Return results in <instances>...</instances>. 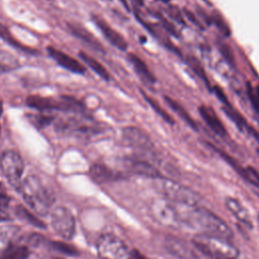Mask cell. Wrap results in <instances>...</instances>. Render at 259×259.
<instances>
[{
	"label": "cell",
	"mask_w": 259,
	"mask_h": 259,
	"mask_svg": "<svg viewBox=\"0 0 259 259\" xmlns=\"http://www.w3.org/2000/svg\"><path fill=\"white\" fill-rule=\"evenodd\" d=\"M26 104L38 111H51V110H60V111H72V112H81L84 110V105L77 99L63 95L58 98L55 97H46L39 95H30L26 98Z\"/></svg>",
	"instance_id": "277c9868"
},
{
	"label": "cell",
	"mask_w": 259,
	"mask_h": 259,
	"mask_svg": "<svg viewBox=\"0 0 259 259\" xmlns=\"http://www.w3.org/2000/svg\"><path fill=\"white\" fill-rule=\"evenodd\" d=\"M79 57L101 79H103L105 81H108L110 79V75L107 72V70L105 69V67L101 63H99L95 58H93L92 56H90L82 51L79 53Z\"/></svg>",
	"instance_id": "44dd1931"
},
{
	"label": "cell",
	"mask_w": 259,
	"mask_h": 259,
	"mask_svg": "<svg viewBox=\"0 0 259 259\" xmlns=\"http://www.w3.org/2000/svg\"><path fill=\"white\" fill-rule=\"evenodd\" d=\"M58 128L64 132L77 133L80 135H93L100 132V126L92 119L72 117L58 123Z\"/></svg>",
	"instance_id": "30bf717a"
},
{
	"label": "cell",
	"mask_w": 259,
	"mask_h": 259,
	"mask_svg": "<svg viewBox=\"0 0 259 259\" xmlns=\"http://www.w3.org/2000/svg\"><path fill=\"white\" fill-rule=\"evenodd\" d=\"M225 204L229 211L237 219L239 223L249 229H252L253 222L251 214L248 209L241 203L240 200L235 197H227L225 200Z\"/></svg>",
	"instance_id": "9a60e30c"
},
{
	"label": "cell",
	"mask_w": 259,
	"mask_h": 259,
	"mask_svg": "<svg viewBox=\"0 0 259 259\" xmlns=\"http://www.w3.org/2000/svg\"><path fill=\"white\" fill-rule=\"evenodd\" d=\"M126 165H127V168L132 172H134L136 174L148 176V177H151V178H158V177H160L159 172L155 169V167H153L147 161L132 159V160L127 161Z\"/></svg>",
	"instance_id": "d6986e66"
},
{
	"label": "cell",
	"mask_w": 259,
	"mask_h": 259,
	"mask_svg": "<svg viewBox=\"0 0 259 259\" xmlns=\"http://www.w3.org/2000/svg\"><path fill=\"white\" fill-rule=\"evenodd\" d=\"M164 100L166 101V103L170 106V108L177 114L179 115V117L184 120L189 126H191L192 128L196 130L197 126H196V122L195 120L191 117V115L188 113V111L179 103L177 102L176 100H174L173 98L169 97V96H164Z\"/></svg>",
	"instance_id": "603a6c76"
},
{
	"label": "cell",
	"mask_w": 259,
	"mask_h": 259,
	"mask_svg": "<svg viewBox=\"0 0 259 259\" xmlns=\"http://www.w3.org/2000/svg\"><path fill=\"white\" fill-rule=\"evenodd\" d=\"M150 212L154 220L163 226L180 228L185 225L181 205L165 197L155 199L150 205Z\"/></svg>",
	"instance_id": "5b68a950"
},
{
	"label": "cell",
	"mask_w": 259,
	"mask_h": 259,
	"mask_svg": "<svg viewBox=\"0 0 259 259\" xmlns=\"http://www.w3.org/2000/svg\"><path fill=\"white\" fill-rule=\"evenodd\" d=\"M0 168L10 186L18 190L24 169L21 156L14 150H6L0 157Z\"/></svg>",
	"instance_id": "ba28073f"
},
{
	"label": "cell",
	"mask_w": 259,
	"mask_h": 259,
	"mask_svg": "<svg viewBox=\"0 0 259 259\" xmlns=\"http://www.w3.org/2000/svg\"><path fill=\"white\" fill-rule=\"evenodd\" d=\"M127 59L141 80H143L145 83H148V84H154L156 82L155 76L150 71L147 64L140 57H138L134 53H131L127 55Z\"/></svg>",
	"instance_id": "e0dca14e"
},
{
	"label": "cell",
	"mask_w": 259,
	"mask_h": 259,
	"mask_svg": "<svg viewBox=\"0 0 259 259\" xmlns=\"http://www.w3.org/2000/svg\"><path fill=\"white\" fill-rule=\"evenodd\" d=\"M19 234V228L16 226H2L0 227V252L14 245L13 241Z\"/></svg>",
	"instance_id": "7402d4cb"
},
{
	"label": "cell",
	"mask_w": 259,
	"mask_h": 259,
	"mask_svg": "<svg viewBox=\"0 0 259 259\" xmlns=\"http://www.w3.org/2000/svg\"><path fill=\"white\" fill-rule=\"evenodd\" d=\"M90 176L97 182H106L116 180L121 177L119 173L114 172L112 169L101 163H95L90 167Z\"/></svg>",
	"instance_id": "ac0fdd59"
},
{
	"label": "cell",
	"mask_w": 259,
	"mask_h": 259,
	"mask_svg": "<svg viewBox=\"0 0 259 259\" xmlns=\"http://www.w3.org/2000/svg\"><path fill=\"white\" fill-rule=\"evenodd\" d=\"M184 12H185V15L187 16V18L192 22V23H194L196 26H201L200 25V23L197 21V19H196V17L193 15V13L191 12V11H189V10H184Z\"/></svg>",
	"instance_id": "d590c367"
},
{
	"label": "cell",
	"mask_w": 259,
	"mask_h": 259,
	"mask_svg": "<svg viewBox=\"0 0 259 259\" xmlns=\"http://www.w3.org/2000/svg\"><path fill=\"white\" fill-rule=\"evenodd\" d=\"M49 244L53 249H55L58 252H61L63 254H66V255H76L77 254V250L69 244H66V243H63L60 241L49 242Z\"/></svg>",
	"instance_id": "4dcf8cb0"
},
{
	"label": "cell",
	"mask_w": 259,
	"mask_h": 259,
	"mask_svg": "<svg viewBox=\"0 0 259 259\" xmlns=\"http://www.w3.org/2000/svg\"><path fill=\"white\" fill-rule=\"evenodd\" d=\"M7 194L5 193V190L3 189L2 185L0 184V205H3L4 204H7Z\"/></svg>",
	"instance_id": "8d00e7d4"
},
{
	"label": "cell",
	"mask_w": 259,
	"mask_h": 259,
	"mask_svg": "<svg viewBox=\"0 0 259 259\" xmlns=\"http://www.w3.org/2000/svg\"><path fill=\"white\" fill-rule=\"evenodd\" d=\"M29 119L30 121L36 126V127H45L51 124L54 120V117L51 115H46V114H29Z\"/></svg>",
	"instance_id": "f546056e"
},
{
	"label": "cell",
	"mask_w": 259,
	"mask_h": 259,
	"mask_svg": "<svg viewBox=\"0 0 259 259\" xmlns=\"http://www.w3.org/2000/svg\"><path fill=\"white\" fill-rule=\"evenodd\" d=\"M155 179H156V187L158 188L159 192L162 193L163 197L181 205H187V206L197 205L199 196L191 189L170 179L161 178V177H158Z\"/></svg>",
	"instance_id": "8992f818"
},
{
	"label": "cell",
	"mask_w": 259,
	"mask_h": 259,
	"mask_svg": "<svg viewBox=\"0 0 259 259\" xmlns=\"http://www.w3.org/2000/svg\"><path fill=\"white\" fill-rule=\"evenodd\" d=\"M0 38L2 40H4L6 44H8L9 46H11L12 48L22 51L25 54H29V55H35L37 54L35 52V50L23 45L22 42H20L18 39H16L13 34L10 32V30L8 29V27L5 24L0 23Z\"/></svg>",
	"instance_id": "ffe728a7"
},
{
	"label": "cell",
	"mask_w": 259,
	"mask_h": 259,
	"mask_svg": "<svg viewBox=\"0 0 259 259\" xmlns=\"http://www.w3.org/2000/svg\"><path fill=\"white\" fill-rule=\"evenodd\" d=\"M97 254L101 259H133V250L114 235H103L96 244Z\"/></svg>",
	"instance_id": "52a82bcc"
},
{
	"label": "cell",
	"mask_w": 259,
	"mask_h": 259,
	"mask_svg": "<svg viewBox=\"0 0 259 259\" xmlns=\"http://www.w3.org/2000/svg\"><path fill=\"white\" fill-rule=\"evenodd\" d=\"M198 112H199L200 116L202 117V119L205 121V123L210 127V130L214 134H217L221 137L226 136L227 131H226L223 122L218 117L217 113L214 112V110L211 107H208L206 105H200L198 108Z\"/></svg>",
	"instance_id": "2e32d148"
},
{
	"label": "cell",
	"mask_w": 259,
	"mask_h": 259,
	"mask_svg": "<svg viewBox=\"0 0 259 259\" xmlns=\"http://www.w3.org/2000/svg\"><path fill=\"white\" fill-rule=\"evenodd\" d=\"M67 25H68V29L75 37H77L78 39L86 44L88 47H90L94 51L102 54L105 53V50L103 46L100 44V41L84 26L77 23H68Z\"/></svg>",
	"instance_id": "5bb4252c"
},
{
	"label": "cell",
	"mask_w": 259,
	"mask_h": 259,
	"mask_svg": "<svg viewBox=\"0 0 259 259\" xmlns=\"http://www.w3.org/2000/svg\"><path fill=\"white\" fill-rule=\"evenodd\" d=\"M29 256V250L23 245H12L4 250L0 259H26Z\"/></svg>",
	"instance_id": "cb8c5ba5"
},
{
	"label": "cell",
	"mask_w": 259,
	"mask_h": 259,
	"mask_svg": "<svg viewBox=\"0 0 259 259\" xmlns=\"http://www.w3.org/2000/svg\"><path fill=\"white\" fill-rule=\"evenodd\" d=\"M9 214L3 205H0V223L10 220Z\"/></svg>",
	"instance_id": "e575fe53"
},
{
	"label": "cell",
	"mask_w": 259,
	"mask_h": 259,
	"mask_svg": "<svg viewBox=\"0 0 259 259\" xmlns=\"http://www.w3.org/2000/svg\"><path fill=\"white\" fill-rule=\"evenodd\" d=\"M51 225L55 233L64 240H71L76 232V220L66 206L59 205L51 210Z\"/></svg>",
	"instance_id": "9c48e42d"
},
{
	"label": "cell",
	"mask_w": 259,
	"mask_h": 259,
	"mask_svg": "<svg viewBox=\"0 0 259 259\" xmlns=\"http://www.w3.org/2000/svg\"><path fill=\"white\" fill-rule=\"evenodd\" d=\"M184 208L185 210L182 209L181 205L185 225L201 231L202 234L224 237L227 239H231L233 237L231 228L210 210L198 205H184Z\"/></svg>",
	"instance_id": "7a4b0ae2"
},
{
	"label": "cell",
	"mask_w": 259,
	"mask_h": 259,
	"mask_svg": "<svg viewBox=\"0 0 259 259\" xmlns=\"http://www.w3.org/2000/svg\"><path fill=\"white\" fill-rule=\"evenodd\" d=\"M213 91H214V93H215L217 97L219 98V100L224 104V106L231 105V104H230V102H229V100H228V97L225 95V93H224V91L222 90V88H221V87H219V86H214V87H213Z\"/></svg>",
	"instance_id": "836d02e7"
},
{
	"label": "cell",
	"mask_w": 259,
	"mask_h": 259,
	"mask_svg": "<svg viewBox=\"0 0 259 259\" xmlns=\"http://www.w3.org/2000/svg\"><path fill=\"white\" fill-rule=\"evenodd\" d=\"M258 221H259V213H258Z\"/></svg>",
	"instance_id": "ee69618b"
},
{
	"label": "cell",
	"mask_w": 259,
	"mask_h": 259,
	"mask_svg": "<svg viewBox=\"0 0 259 259\" xmlns=\"http://www.w3.org/2000/svg\"><path fill=\"white\" fill-rule=\"evenodd\" d=\"M132 1H133L134 4H136V5H139V6L143 5V0H132Z\"/></svg>",
	"instance_id": "f35d334b"
},
{
	"label": "cell",
	"mask_w": 259,
	"mask_h": 259,
	"mask_svg": "<svg viewBox=\"0 0 259 259\" xmlns=\"http://www.w3.org/2000/svg\"><path fill=\"white\" fill-rule=\"evenodd\" d=\"M14 212L20 220L28 223L29 225H32L36 228H45V224L35 217L34 212L28 210L23 205H16L14 208Z\"/></svg>",
	"instance_id": "d4e9b609"
},
{
	"label": "cell",
	"mask_w": 259,
	"mask_h": 259,
	"mask_svg": "<svg viewBox=\"0 0 259 259\" xmlns=\"http://www.w3.org/2000/svg\"><path fill=\"white\" fill-rule=\"evenodd\" d=\"M157 17L159 18V20H160L161 24L163 25V27H164L168 32H170V33L173 34V35H177V32H176L174 26H173L164 16H162V15H160V14H157Z\"/></svg>",
	"instance_id": "d6a6232c"
},
{
	"label": "cell",
	"mask_w": 259,
	"mask_h": 259,
	"mask_svg": "<svg viewBox=\"0 0 259 259\" xmlns=\"http://www.w3.org/2000/svg\"><path fill=\"white\" fill-rule=\"evenodd\" d=\"M48 53L51 58H53L58 65L63 67L64 69L75 73V74H84L86 69L85 67L77 61L75 58L66 54L63 51H60L53 47H48Z\"/></svg>",
	"instance_id": "4fadbf2b"
},
{
	"label": "cell",
	"mask_w": 259,
	"mask_h": 259,
	"mask_svg": "<svg viewBox=\"0 0 259 259\" xmlns=\"http://www.w3.org/2000/svg\"><path fill=\"white\" fill-rule=\"evenodd\" d=\"M18 191L29 209L36 214L45 215L52 210L55 193L38 176L28 175L22 179Z\"/></svg>",
	"instance_id": "6da1fadb"
},
{
	"label": "cell",
	"mask_w": 259,
	"mask_h": 259,
	"mask_svg": "<svg viewBox=\"0 0 259 259\" xmlns=\"http://www.w3.org/2000/svg\"><path fill=\"white\" fill-rule=\"evenodd\" d=\"M166 247L172 254L178 256V257H192V253L190 252V249L183 244V242L170 239L166 242Z\"/></svg>",
	"instance_id": "4316f807"
},
{
	"label": "cell",
	"mask_w": 259,
	"mask_h": 259,
	"mask_svg": "<svg viewBox=\"0 0 259 259\" xmlns=\"http://www.w3.org/2000/svg\"><path fill=\"white\" fill-rule=\"evenodd\" d=\"M91 19L95 23V25L99 28L101 33L104 35L105 39L111 44V46L118 49L119 51H122V52L126 51L127 41L117 30H115L110 24H108L101 16L97 14H92Z\"/></svg>",
	"instance_id": "8fae6325"
},
{
	"label": "cell",
	"mask_w": 259,
	"mask_h": 259,
	"mask_svg": "<svg viewBox=\"0 0 259 259\" xmlns=\"http://www.w3.org/2000/svg\"><path fill=\"white\" fill-rule=\"evenodd\" d=\"M158 1H161V2H163V3H167V2H169V0H158Z\"/></svg>",
	"instance_id": "b9f144b4"
},
{
	"label": "cell",
	"mask_w": 259,
	"mask_h": 259,
	"mask_svg": "<svg viewBox=\"0 0 259 259\" xmlns=\"http://www.w3.org/2000/svg\"><path fill=\"white\" fill-rule=\"evenodd\" d=\"M17 66L18 63L14 57L8 54H4L3 52H0V74L14 70Z\"/></svg>",
	"instance_id": "83f0119b"
},
{
	"label": "cell",
	"mask_w": 259,
	"mask_h": 259,
	"mask_svg": "<svg viewBox=\"0 0 259 259\" xmlns=\"http://www.w3.org/2000/svg\"><path fill=\"white\" fill-rule=\"evenodd\" d=\"M188 64L189 66L191 67V69L193 70V72L205 83L206 86H209V83H208V80L206 78V74L203 70V67L201 66V64L193 57H189L188 58Z\"/></svg>",
	"instance_id": "f1b7e54d"
},
{
	"label": "cell",
	"mask_w": 259,
	"mask_h": 259,
	"mask_svg": "<svg viewBox=\"0 0 259 259\" xmlns=\"http://www.w3.org/2000/svg\"><path fill=\"white\" fill-rule=\"evenodd\" d=\"M50 259H63V258H60V257H54V258H50Z\"/></svg>",
	"instance_id": "7bdbcfd3"
},
{
	"label": "cell",
	"mask_w": 259,
	"mask_h": 259,
	"mask_svg": "<svg viewBox=\"0 0 259 259\" xmlns=\"http://www.w3.org/2000/svg\"><path fill=\"white\" fill-rule=\"evenodd\" d=\"M255 92H256V94H257V96H258V98H259V86L256 88V90H255Z\"/></svg>",
	"instance_id": "60d3db41"
},
{
	"label": "cell",
	"mask_w": 259,
	"mask_h": 259,
	"mask_svg": "<svg viewBox=\"0 0 259 259\" xmlns=\"http://www.w3.org/2000/svg\"><path fill=\"white\" fill-rule=\"evenodd\" d=\"M141 94H142V96L144 97V99L147 101V103L153 108V110L161 117V118H163L166 122H168V123H171V124H173L174 123V119L171 117V115L153 98V97H151L150 95H148L144 90H142L141 89Z\"/></svg>",
	"instance_id": "484cf974"
},
{
	"label": "cell",
	"mask_w": 259,
	"mask_h": 259,
	"mask_svg": "<svg viewBox=\"0 0 259 259\" xmlns=\"http://www.w3.org/2000/svg\"><path fill=\"white\" fill-rule=\"evenodd\" d=\"M248 96L250 98V101H251V104L253 106V108L255 109V111L257 113H259V98L256 94V92L254 91V89L248 84Z\"/></svg>",
	"instance_id": "1f68e13d"
},
{
	"label": "cell",
	"mask_w": 259,
	"mask_h": 259,
	"mask_svg": "<svg viewBox=\"0 0 259 259\" xmlns=\"http://www.w3.org/2000/svg\"><path fill=\"white\" fill-rule=\"evenodd\" d=\"M195 247L218 259H237L240 250L229 239L213 235L200 234L193 239Z\"/></svg>",
	"instance_id": "3957f363"
},
{
	"label": "cell",
	"mask_w": 259,
	"mask_h": 259,
	"mask_svg": "<svg viewBox=\"0 0 259 259\" xmlns=\"http://www.w3.org/2000/svg\"><path fill=\"white\" fill-rule=\"evenodd\" d=\"M122 138L126 144L144 151H151L152 142L148 135L139 127L126 126L122 130Z\"/></svg>",
	"instance_id": "7c38bea8"
},
{
	"label": "cell",
	"mask_w": 259,
	"mask_h": 259,
	"mask_svg": "<svg viewBox=\"0 0 259 259\" xmlns=\"http://www.w3.org/2000/svg\"><path fill=\"white\" fill-rule=\"evenodd\" d=\"M3 113V101L2 99L0 98V115Z\"/></svg>",
	"instance_id": "ab89813d"
},
{
	"label": "cell",
	"mask_w": 259,
	"mask_h": 259,
	"mask_svg": "<svg viewBox=\"0 0 259 259\" xmlns=\"http://www.w3.org/2000/svg\"><path fill=\"white\" fill-rule=\"evenodd\" d=\"M133 259H148V258L140 254L137 250H133Z\"/></svg>",
	"instance_id": "74e56055"
}]
</instances>
